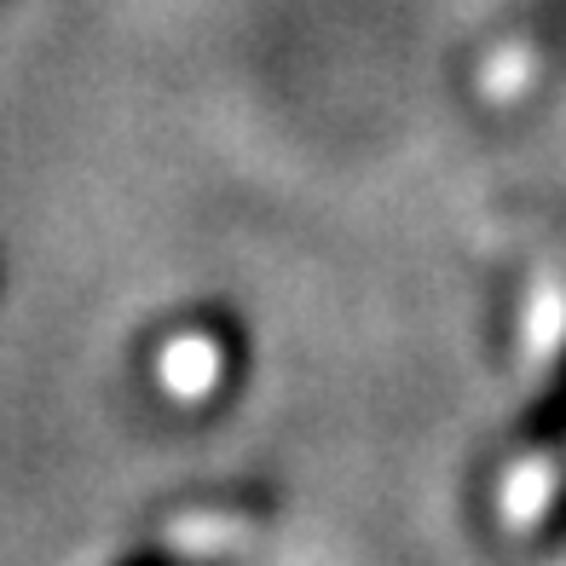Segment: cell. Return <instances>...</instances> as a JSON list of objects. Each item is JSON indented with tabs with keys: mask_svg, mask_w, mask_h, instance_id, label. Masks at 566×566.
Here are the masks:
<instances>
[{
	"mask_svg": "<svg viewBox=\"0 0 566 566\" xmlns=\"http://www.w3.org/2000/svg\"><path fill=\"white\" fill-rule=\"evenodd\" d=\"M566 347V277L560 272H537L526 290V313H521V370L544 376Z\"/></svg>",
	"mask_w": 566,
	"mask_h": 566,
	"instance_id": "6da1fadb",
	"label": "cell"
},
{
	"mask_svg": "<svg viewBox=\"0 0 566 566\" xmlns=\"http://www.w3.org/2000/svg\"><path fill=\"white\" fill-rule=\"evenodd\" d=\"M532 82H537V46L532 41L497 46V53L485 59V70H480V93L492 98V105H514L521 93H532Z\"/></svg>",
	"mask_w": 566,
	"mask_h": 566,
	"instance_id": "7a4b0ae2",
	"label": "cell"
},
{
	"mask_svg": "<svg viewBox=\"0 0 566 566\" xmlns=\"http://www.w3.org/2000/svg\"><path fill=\"white\" fill-rule=\"evenodd\" d=\"M220 376V347L209 336H174L163 353V381L174 394H209V381Z\"/></svg>",
	"mask_w": 566,
	"mask_h": 566,
	"instance_id": "3957f363",
	"label": "cell"
}]
</instances>
